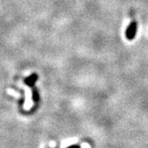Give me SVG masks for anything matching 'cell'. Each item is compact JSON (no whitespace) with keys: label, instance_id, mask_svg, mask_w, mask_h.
Masks as SVG:
<instances>
[{"label":"cell","instance_id":"2","mask_svg":"<svg viewBox=\"0 0 148 148\" xmlns=\"http://www.w3.org/2000/svg\"><path fill=\"white\" fill-rule=\"evenodd\" d=\"M37 79V75L36 74H34V75H32L30 77H28L26 79V83L27 85H29V86H33L34 84V82H36V80Z\"/></svg>","mask_w":148,"mask_h":148},{"label":"cell","instance_id":"3","mask_svg":"<svg viewBox=\"0 0 148 148\" xmlns=\"http://www.w3.org/2000/svg\"><path fill=\"white\" fill-rule=\"evenodd\" d=\"M68 148H80L79 147H77V146H72V147H70Z\"/></svg>","mask_w":148,"mask_h":148},{"label":"cell","instance_id":"1","mask_svg":"<svg viewBox=\"0 0 148 148\" xmlns=\"http://www.w3.org/2000/svg\"><path fill=\"white\" fill-rule=\"evenodd\" d=\"M137 29H138V24L136 21H132V23L127 27L126 31V36L128 40H132L137 34Z\"/></svg>","mask_w":148,"mask_h":148}]
</instances>
